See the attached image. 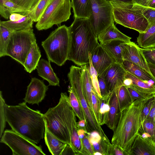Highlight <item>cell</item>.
Wrapping results in <instances>:
<instances>
[{"label":"cell","mask_w":155,"mask_h":155,"mask_svg":"<svg viewBox=\"0 0 155 155\" xmlns=\"http://www.w3.org/2000/svg\"><path fill=\"white\" fill-rule=\"evenodd\" d=\"M25 101L18 105H5L6 121L12 129L35 144L44 137L43 114L29 108Z\"/></svg>","instance_id":"6da1fadb"},{"label":"cell","mask_w":155,"mask_h":155,"mask_svg":"<svg viewBox=\"0 0 155 155\" xmlns=\"http://www.w3.org/2000/svg\"><path fill=\"white\" fill-rule=\"evenodd\" d=\"M69 28L70 45L68 60L80 66L89 64V53L100 44L88 19L74 18Z\"/></svg>","instance_id":"7a4b0ae2"},{"label":"cell","mask_w":155,"mask_h":155,"mask_svg":"<svg viewBox=\"0 0 155 155\" xmlns=\"http://www.w3.org/2000/svg\"><path fill=\"white\" fill-rule=\"evenodd\" d=\"M150 99L136 100L121 112L111 143L118 146L125 155H132L131 147L141 127V113Z\"/></svg>","instance_id":"3957f363"},{"label":"cell","mask_w":155,"mask_h":155,"mask_svg":"<svg viewBox=\"0 0 155 155\" xmlns=\"http://www.w3.org/2000/svg\"><path fill=\"white\" fill-rule=\"evenodd\" d=\"M49 61L61 66L68 60L70 45L69 27L63 25L52 31L41 42Z\"/></svg>","instance_id":"277c9868"},{"label":"cell","mask_w":155,"mask_h":155,"mask_svg":"<svg viewBox=\"0 0 155 155\" xmlns=\"http://www.w3.org/2000/svg\"><path fill=\"white\" fill-rule=\"evenodd\" d=\"M113 9L114 19L116 24L138 31H146L149 26L147 21L136 9L133 4L110 1Z\"/></svg>","instance_id":"5b68a950"},{"label":"cell","mask_w":155,"mask_h":155,"mask_svg":"<svg viewBox=\"0 0 155 155\" xmlns=\"http://www.w3.org/2000/svg\"><path fill=\"white\" fill-rule=\"evenodd\" d=\"M81 66L72 65L68 74L70 86L77 96L85 117L86 127L88 132L97 131L101 137L106 136L101 126L97 122L84 95L82 85Z\"/></svg>","instance_id":"8992f818"},{"label":"cell","mask_w":155,"mask_h":155,"mask_svg":"<svg viewBox=\"0 0 155 155\" xmlns=\"http://www.w3.org/2000/svg\"><path fill=\"white\" fill-rule=\"evenodd\" d=\"M43 118L49 131L58 139L69 144L74 152L71 134L65 123L64 93H61L57 105L49 108L43 114Z\"/></svg>","instance_id":"52a82bcc"},{"label":"cell","mask_w":155,"mask_h":155,"mask_svg":"<svg viewBox=\"0 0 155 155\" xmlns=\"http://www.w3.org/2000/svg\"><path fill=\"white\" fill-rule=\"evenodd\" d=\"M35 41L36 37L32 29L13 32L7 46L6 56L23 66L32 44Z\"/></svg>","instance_id":"ba28073f"},{"label":"cell","mask_w":155,"mask_h":155,"mask_svg":"<svg viewBox=\"0 0 155 155\" xmlns=\"http://www.w3.org/2000/svg\"><path fill=\"white\" fill-rule=\"evenodd\" d=\"M71 0H53L35 26L39 31L48 29L68 20L71 15Z\"/></svg>","instance_id":"9c48e42d"},{"label":"cell","mask_w":155,"mask_h":155,"mask_svg":"<svg viewBox=\"0 0 155 155\" xmlns=\"http://www.w3.org/2000/svg\"><path fill=\"white\" fill-rule=\"evenodd\" d=\"M91 14L88 20L96 36L114 23L112 6L106 0H90Z\"/></svg>","instance_id":"30bf717a"},{"label":"cell","mask_w":155,"mask_h":155,"mask_svg":"<svg viewBox=\"0 0 155 155\" xmlns=\"http://www.w3.org/2000/svg\"><path fill=\"white\" fill-rule=\"evenodd\" d=\"M0 142L8 146L12 155H46L41 146H37L13 130H5Z\"/></svg>","instance_id":"8fae6325"},{"label":"cell","mask_w":155,"mask_h":155,"mask_svg":"<svg viewBox=\"0 0 155 155\" xmlns=\"http://www.w3.org/2000/svg\"><path fill=\"white\" fill-rule=\"evenodd\" d=\"M64 111L66 126L69 131L75 155H81V143L78 136L75 114L70 104L68 96L64 93Z\"/></svg>","instance_id":"7c38bea8"},{"label":"cell","mask_w":155,"mask_h":155,"mask_svg":"<svg viewBox=\"0 0 155 155\" xmlns=\"http://www.w3.org/2000/svg\"><path fill=\"white\" fill-rule=\"evenodd\" d=\"M126 74L122 64L116 62L104 72L103 74L109 94L124 85Z\"/></svg>","instance_id":"4fadbf2b"},{"label":"cell","mask_w":155,"mask_h":155,"mask_svg":"<svg viewBox=\"0 0 155 155\" xmlns=\"http://www.w3.org/2000/svg\"><path fill=\"white\" fill-rule=\"evenodd\" d=\"M48 89V86L46 85L42 80L35 77L32 78L23 100L30 104L39 105L44 99Z\"/></svg>","instance_id":"5bb4252c"},{"label":"cell","mask_w":155,"mask_h":155,"mask_svg":"<svg viewBox=\"0 0 155 155\" xmlns=\"http://www.w3.org/2000/svg\"><path fill=\"white\" fill-rule=\"evenodd\" d=\"M91 59L98 76L103 74L109 67L115 62L100 44L91 53Z\"/></svg>","instance_id":"9a60e30c"},{"label":"cell","mask_w":155,"mask_h":155,"mask_svg":"<svg viewBox=\"0 0 155 155\" xmlns=\"http://www.w3.org/2000/svg\"><path fill=\"white\" fill-rule=\"evenodd\" d=\"M123 58L139 66L151 74L141 48L134 42L130 41L127 43L123 52Z\"/></svg>","instance_id":"2e32d148"},{"label":"cell","mask_w":155,"mask_h":155,"mask_svg":"<svg viewBox=\"0 0 155 155\" xmlns=\"http://www.w3.org/2000/svg\"><path fill=\"white\" fill-rule=\"evenodd\" d=\"M132 154L155 155V144L151 138H144L139 134L131 147Z\"/></svg>","instance_id":"e0dca14e"},{"label":"cell","mask_w":155,"mask_h":155,"mask_svg":"<svg viewBox=\"0 0 155 155\" xmlns=\"http://www.w3.org/2000/svg\"><path fill=\"white\" fill-rule=\"evenodd\" d=\"M127 42L115 39L100 44L105 49L115 62L122 64L124 61L123 52Z\"/></svg>","instance_id":"ac0fdd59"},{"label":"cell","mask_w":155,"mask_h":155,"mask_svg":"<svg viewBox=\"0 0 155 155\" xmlns=\"http://www.w3.org/2000/svg\"><path fill=\"white\" fill-rule=\"evenodd\" d=\"M109 104L110 109L106 124L114 131L119 122L121 114L117 98V88L111 93Z\"/></svg>","instance_id":"d6986e66"},{"label":"cell","mask_w":155,"mask_h":155,"mask_svg":"<svg viewBox=\"0 0 155 155\" xmlns=\"http://www.w3.org/2000/svg\"><path fill=\"white\" fill-rule=\"evenodd\" d=\"M50 62L44 59L40 60L36 68L38 74L48 82V86H59V79L54 72Z\"/></svg>","instance_id":"ffe728a7"},{"label":"cell","mask_w":155,"mask_h":155,"mask_svg":"<svg viewBox=\"0 0 155 155\" xmlns=\"http://www.w3.org/2000/svg\"><path fill=\"white\" fill-rule=\"evenodd\" d=\"M45 123L44 138L49 152L53 155H61L68 144L61 140L52 134L48 129L45 122Z\"/></svg>","instance_id":"44dd1931"},{"label":"cell","mask_w":155,"mask_h":155,"mask_svg":"<svg viewBox=\"0 0 155 155\" xmlns=\"http://www.w3.org/2000/svg\"><path fill=\"white\" fill-rule=\"evenodd\" d=\"M97 38L100 44L115 39H120L129 42L131 39L120 32L116 28L114 23L109 25Z\"/></svg>","instance_id":"7402d4cb"},{"label":"cell","mask_w":155,"mask_h":155,"mask_svg":"<svg viewBox=\"0 0 155 155\" xmlns=\"http://www.w3.org/2000/svg\"><path fill=\"white\" fill-rule=\"evenodd\" d=\"M29 13L17 21H12L10 20L5 21H0V25L6 27L12 32L32 29L34 21Z\"/></svg>","instance_id":"603a6c76"},{"label":"cell","mask_w":155,"mask_h":155,"mask_svg":"<svg viewBox=\"0 0 155 155\" xmlns=\"http://www.w3.org/2000/svg\"><path fill=\"white\" fill-rule=\"evenodd\" d=\"M74 18L89 19L91 14L90 0H71Z\"/></svg>","instance_id":"cb8c5ba5"},{"label":"cell","mask_w":155,"mask_h":155,"mask_svg":"<svg viewBox=\"0 0 155 155\" xmlns=\"http://www.w3.org/2000/svg\"><path fill=\"white\" fill-rule=\"evenodd\" d=\"M126 72L145 81L155 82L152 75L139 66L129 61L124 60L122 64Z\"/></svg>","instance_id":"d4e9b609"},{"label":"cell","mask_w":155,"mask_h":155,"mask_svg":"<svg viewBox=\"0 0 155 155\" xmlns=\"http://www.w3.org/2000/svg\"><path fill=\"white\" fill-rule=\"evenodd\" d=\"M41 57V52L36 41L32 44L31 49L26 58L23 65L25 70L31 73L37 66Z\"/></svg>","instance_id":"484cf974"},{"label":"cell","mask_w":155,"mask_h":155,"mask_svg":"<svg viewBox=\"0 0 155 155\" xmlns=\"http://www.w3.org/2000/svg\"><path fill=\"white\" fill-rule=\"evenodd\" d=\"M87 65L81 66L82 68V87L85 97L89 107L94 114L92 100V91L93 87L89 67Z\"/></svg>","instance_id":"4316f807"},{"label":"cell","mask_w":155,"mask_h":155,"mask_svg":"<svg viewBox=\"0 0 155 155\" xmlns=\"http://www.w3.org/2000/svg\"><path fill=\"white\" fill-rule=\"evenodd\" d=\"M137 42L142 48H155V24L149 26L145 32L139 33Z\"/></svg>","instance_id":"83f0119b"},{"label":"cell","mask_w":155,"mask_h":155,"mask_svg":"<svg viewBox=\"0 0 155 155\" xmlns=\"http://www.w3.org/2000/svg\"><path fill=\"white\" fill-rule=\"evenodd\" d=\"M125 78L131 80V86L150 95L155 96V82L145 81L126 72Z\"/></svg>","instance_id":"f1b7e54d"},{"label":"cell","mask_w":155,"mask_h":155,"mask_svg":"<svg viewBox=\"0 0 155 155\" xmlns=\"http://www.w3.org/2000/svg\"><path fill=\"white\" fill-rule=\"evenodd\" d=\"M30 12L10 0H0V15L6 19L13 13Z\"/></svg>","instance_id":"f546056e"},{"label":"cell","mask_w":155,"mask_h":155,"mask_svg":"<svg viewBox=\"0 0 155 155\" xmlns=\"http://www.w3.org/2000/svg\"><path fill=\"white\" fill-rule=\"evenodd\" d=\"M117 95L120 110L122 111L133 103L127 87L123 85L117 88Z\"/></svg>","instance_id":"4dcf8cb0"},{"label":"cell","mask_w":155,"mask_h":155,"mask_svg":"<svg viewBox=\"0 0 155 155\" xmlns=\"http://www.w3.org/2000/svg\"><path fill=\"white\" fill-rule=\"evenodd\" d=\"M68 91L69 102L75 115L79 120H85L84 115L78 99L70 85L68 87Z\"/></svg>","instance_id":"1f68e13d"},{"label":"cell","mask_w":155,"mask_h":155,"mask_svg":"<svg viewBox=\"0 0 155 155\" xmlns=\"http://www.w3.org/2000/svg\"><path fill=\"white\" fill-rule=\"evenodd\" d=\"M12 32L0 25V57L6 56V49Z\"/></svg>","instance_id":"d6a6232c"},{"label":"cell","mask_w":155,"mask_h":155,"mask_svg":"<svg viewBox=\"0 0 155 155\" xmlns=\"http://www.w3.org/2000/svg\"><path fill=\"white\" fill-rule=\"evenodd\" d=\"M53 0H40L34 9L29 14L34 22H37Z\"/></svg>","instance_id":"836d02e7"},{"label":"cell","mask_w":155,"mask_h":155,"mask_svg":"<svg viewBox=\"0 0 155 155\" xmlns=\"http://www.w3.org/2000/svg\"><path fill=\"white\" fill-rule=\"evenodd\" d=\"M110 94H111L107 97L101 98L99 113L100 125L101 126L106 124L107 121L108 114L110 109L109 102Z\"/></svg>","instance_id":"e575fe53"},{"label":"cell","mask_w":155,"mask_h":155,"mask_svg":"<svg viewBox=\"0 0 155 155\" xmlns=\"http://www.w3.org/2000/svg\"><path fill=\"white\" fill-rule=\"evenodd\" d=\"M135 8L140 12L148 21L149 26L155 24V8L133 4Z\"/></svg>","instance_id":"d590c367"},{"label":"cell","mask_w":155,"mask_h":155,"mask_svg":"<svg viewBox=\"0 0 155 155\" xmlns=\"http://www.w3.org/2000/svg\"><path fill=\"white\" fill-rule=\"evenodd\" d=\"M89 69L91 75L93 89L98 96L100 98H102V97L101 94L99 87L97 78V74L93 65L91 59V53H89Z\"/></svg>","instance_id":"8d00e7d4"},{"label":"cell","mask_w":155,"mask_h":155,"mask_svg":"<svg viewBox=\"0 0 155 155\" xmlns=\"http://www.w3.org/2000/svg\"><path fill=\"white\" fill-rule=\"evenodd\" d=\"M127 87L133 102L136 100H143L149 99L155 96L148 94L131 86H128Z\"/></svg>","instance_id":"74e56055"},{"label":"cell","mask_w":155,"mask_h":155,"mask_svg":"<svg viewBox=\"0 0 155 155\" xmlns=\"http://www.w3.org/2000/svg\"><path fill=\"white\" fill-rule=\"evenodd\" d=\"M143 132L149 134L154 141L155 138V124L150 119L147 118L143 122L140 129L139 134Z\"/></svg>","instance_id":"f35d334b"},{"label":"cell","mask_w":155,"mask_h":155,"mask_svg":"<svg viewBox=\"0 0 155 155\" xmlns=\"http://www.w3.org/2000/svg\"><path fill=\"white\" fill-rule=\"evenodd\" d=\"M101 98L99 97L93 88L92 91V100L93 110L95 118L98 124L100 123L99 113Z\"/></svg>","instance_id":"ab89813d"},{"label":"cell","mask_w":155,"mask_h":155,"mask_svg":"<svg viewBox=\"0 0 155 155\" xmlns=\"http://www.w3.org/2000/svg\"><path fill=\"white\" fill-rule=\"evenodd\" d=\"M5 99L3 97L2 91L0 92V137L1 138L4 131L6 125V117L5 115Z\"/></svg>","instance_id":"60d3db41"},{"label":"cell","mask_w":155,"mask_h":155,"mask_svg":"<svg viewBox=\"0 0 155 155\" xmlns=\"http://www.w3.org/2000/svg\"><path fill=\"white\" fill-rule=\"evenodd\" d=\"M81 155H94L95 152L89 141L88 134L86 133L84 138L81 140Z\"/></svg>","instance_id":"b9f144b4"},{"label":"cell","mask_w":155,"mask_h":155,"mask_svg":"<svg viewBox=\"0 0 155 155\" xmlns=\"http://www.w3.org/2000/svg\"><path fill=\"white\" fill-rule=\"evenodd\" d=\"M30 12L35 7L40 0H10Z\"/></svg>","instance_id":"7bdbcfd3"},{"label":"cell","mask_w":155,"mask_h":155,"mask_svg":"<svg viewBox=\"0 0 155 155\" xmlns=\"http://www.w3.org/2000/svg\"><path fill=\"white\" fill-rule=\"evenodd\" d=\"M154 97L151 98L148 101L141 113L140 120L141 126L143 121L147 118L149 114L153 103Z\"/></svg>","instance_id":"ee69618b"},{"label":"cell","mask_w":155,"mask_h":155,"mask_svg":"<svg viewBox=\"0 0 155 155\" xmlns=\"http://www.w3.org/2000/svg\"><path fill=\"white\" fill-rule=\"evenodd\" d=\"M141 50L147 62L155 66V48H141Z\"/></svg>","instance_id":"f6af8a7d"},{"label":"cell","mask_w":155,"mask_h":155,"mask_svg":"<svg viewBox=\"0 0 155 155\" xmlns=\"http://www.w3.org/2000/svg\"><path fill=\"white\" fill-rule=\"evenodd\" d=\"M97 78L99 89L102 98H105L108 97L110 94H109L108 92L103 74L98 76Z\"/></svg>","instance_id":"bcb514c9"},{"label":"cell","mask_w":155,"mask_h":155,"mask_svg":"<svg viewBox=\"0 0 155 155\" xmlns=\"http://www.w3.org/2000/svg\"><path fill=\"white\" fill-rule=\"evenodd\" d=\"M147 118L151 120L155 124V96L153 106Z\"/></svg>","instance_id":"7dc6e473"},{"label":"cell","mask_w":155,"mask_h":155,"mask_svg":"<svg viewBox=\"0 0 155 155\" xmlns=\"http://www.w3.org/2000/svg\"><path fill=\"white\" fill-rule=\"evenodd\" d=\"M113 155H125L124 152L117 146L113 145Z\"/></svg>","instance_id":"c3c4849f"},{"label":"cell","mask_w":155,"mask_h":155,"mask_svg":"<svg viewBox=\"0 0 155 155\" xmlns=\"http://www.w3.org/2000/svg\"><path fill=\"white\" fill-rule=\"evenodd\" d=\"M77 126L78 129H83L87 132H88L86 128V122L84 119L79 120V121L77 122Z\"/></svg>","instance_id":"681fc988"},{"label":"cell","mask_w":155,"mask_h":155,"mask_svg":"<svg viewBox=\"0 0 155 155\" xmlns=\"http://www.w3.org/2000/svg\"><path fill=\"white\" fill-rule=\"evenodd\" d=\"M151 0H133V3L146 7L148 2Z\"/></svg>","instance_id":"f907efd6"},{"label":"cell","mask_w":155,"mask_h":155,"mask_svg":"<svg viewBox=\"0 0 155 155\" xmlns=\"http://www.w3.org/2000/svg\"><path fill=\"white\" fill-rule=\"evenodd\" d=\"M77 133L80 140H81L84 137L85 134L86 133L88 134L89 132H87L83 129H79L78 130Z\"/></svg>","instance_id":"816d5d0a"},{"label":"cell","mask_w":155,"mask_h":155,"mask_svg":"<svg viewBox=\"0 0 155 155\" xmlns=\"http://www.w3.org/2000/svg\"><path fill=\"white\" fill-rule=\"evenodd\" d=\"M148 64L151 74L155 79V66L148 63Z\"/></svg>","instance_id":"f5cc1de1"},{"label":"cell","mask_w":155,"mask_h":155,"mask_svg":"<svg viewBox=\"0 0 155 155\" xmlns=\"http://www.w3.org/2000/svg\"><path fill=\"white\" fill-rule=\"evenodd\" d=\"M108 1H116L125 3L133 4V0H106Z\"/></svg>","instance_id":"db71d44e"},{"label":"cell","mask_w":155,"mask_h":155,"mask_svg":"<svg viewBox=\"0 0 155 155\" xmlns=\"http://www.w3.org/2000/svg\"><path fill=\"white\" fill-rule=\"evenodd\" d=\"M155 8V0H151L147 3V6Z\"/></svg>","instance_id":"11a10c76"},{"label":"cell","mask_w":155,"mask_h":155,"mask_svg":"<svg viewBox=\"0 0 155 155\" xmlns=\"http://www.w3.org/2000/svg\"><path fill=\"white\" fill-rule=\"evenodd\" d=\"M94 155H102V154L100 152H95Z\"/></svg>","instance_id":"9f6ffc18"},{"label":"cell","mask_w":155,"mask_h":155,"mask_svg":"<svg viewBox=\"0 0 155 155\" xmlns=\"http://www.w3.org/2000/svg\"><path fill=\"white\" fill-rule=\"evenodd\" d=\"M154 142L155 143V139L154 140Z\"/></svg>","instance_id":"6f0895ef"}]
</instances>
